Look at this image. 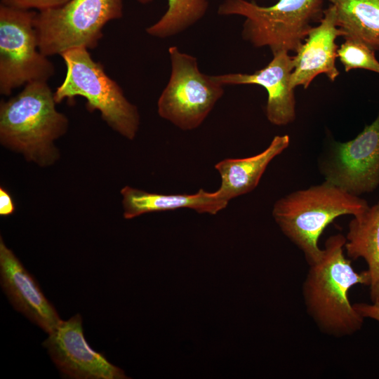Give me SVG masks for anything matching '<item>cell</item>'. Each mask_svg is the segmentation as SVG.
Listing matches in <instances>:
<instances>
[{
	"mask_svg": "<svg viewBox=\"0 0 379 379\" xmlns=\"http://www.w3.org/2000/svg\"><path fill=\"white\" fill-rule=\"evenodd\" d=\"M272 60L253 74L228 73L212 75L218 83L225 85L257 84L267 92L265 113L267 120L277 126L293 123L296 118L294 89L291 86L294 68L293 57L286 51L272 53Z\"/></svg>",
	"mask_w": 379,
	"mask_h": 379,
	"instance_id": "8fae6325",
	"label": "cell"
},
{
	"mask_svg": "<svg viewBox=\"0 0 379 379\" xmlns=\"http://www.w3.org/2000/svg\"><path fill=\"white\" fill-rule=\"evenodd\" d=\"M124 217L132 219L140 215L175 210L191 208L199 213L216 214L225 208L228 201L218 192L200 189L195 194H157L147 192L130 186L121 190Z\"/></svg>",
	"mask_w": 379,
	"mask_h": 379,
	"instance_id": "5bb4252c",
	"label": "cell"
},
{
	"mask_svg": "<svg viewBox=\"0 0 379 379\" xmlns=\"http://www.w3.org/2000/svg\"><path fill=\"white\" fill-rule=\"evenodd\" d=\"M345 251L352 260L363 258L368 266L371 302H379V201L353 216L345 236Z\"/></svg>",
	"mask_w": 379,
	"mask_h": 379,
	"instance_id": "2e32d148",
	"label": "cell"
},
{
	"mask_svg": "<svg viewBox=\"0 0 379 379\" xmlns=\"http://www.w3.org/2000/svg\"><path fill=\"white\" fill-rule=\"evenodd\" d=\"M34 10L0 4V93L35 81H48L55 67L39 50Z\"/></svg>",
	"mask_w": 379,
	"mask_h": 379,
	"instance_id": "ba28073f",
	"label": "cell"
},
{
	"mask_svg": "<svg viewBox=\"0 0 379 379\" xmlns=\"http://www.w3.org/2000/svg\"><path fill=\"white\" fill-rule=\"evenodd\" d=\"M290 144L288 135H276L269 146L255 155L241 159H225L215 166L221 183L217 190L220 196L230 201L252 192L258 185L270 162Z\"/></svg>",
	"mask_w": 379,
	"mask_h": 379,
	"instance_id": "9a60e30c",
	"label": "cell"
},
{
	"mask_svg": "<svg viewBox=\"0 0 379 379\" xmlns=\"http://www.w3.org/2000/svg\"><path fill=\"white\" fill-rule=\"evenodd\" d=\"M320 174L348 193L360 197L379 187V112L354 138L330 140L317 159Z\"/></svg>",
	"mask_w": 379,
	"mask_h": 379,
	"instance_id": "9c48e42d",
	"label": "cell"
},
{
	"mask_svg": "<svg viewBox=\"0 0 379 379\" xmlns=\"http://www.w3.org/2000/svg\"><path fill=\"white\" fill-rule=\"evenodd\" d=\"M354 309L365 319L368 318L379 322V302L353 304Z\"/></svg>",
	"mask_w": 379,
	"mask_h": 379,
	"instance_id": "44dd1931",
	"label": "cell"
},
{
	"mask_svg": "<svg viewBox=\"0 0 379 379\" xmlns=\"http://www.w3.org/2000/svg\"><path fill=\"white\" fill-rule=\"evenodd\" d=\"M368 207L365 199L324 180L281 197L272 213L282 233L303 253L310 265L321 255L318 241L329 224L341 215H357Z\"/></svg>",
	"mask_w": 379,
	"mask_h": 379,
	"instance_id": "3957f363",
	"label": "cell"
},
{
	"mask_svg": "<svg viewBox=\"0 0 379 379\" xmlns=\"http://www.w3.org/2000/svg\"><path fill=\"white\" fill-rule=\"evenodd\" d=\"M345 237L330 236L320 258L310 265L302 286L306 311L319 329L336 338L359 331L364 318L349 299L350 289L357 284L369 285L366 270L356 272L345 253Z\"/></svg>",
	"mask_w": 379,
	"mask_h": 379,
	"instance_id": "6da1fadb",
	"label": "cell"
},
{
	"mask_svg": "<svg viewBox=\"0 0 379 379\" xmlns=\"http://www.w3.org/2000/svg\"><path fill=\"white\" fill-rule=\"evenodd\" d=\"M1 288L13 307L47 333L62 322L34 277L0 238Z\"/></svg>",
	"mask_w": 379,
	"mask_h": 379,
	"instance_id": "7c38bea8",
	"label": "cell"
},
{
	"mask_svg": "<svg viewBox=\"0 0 379 379\" xmlns=\"http://www.w3.org/2000/svg\"><path fill=\"white\" fill-rule=\"evenodd\" d=\"M147 4L152 0H137ZM209 0H168L165 13L146 32L154 37L165 39L178 34L199 21L206 13Z\"/></svg>",
	"mask_w": 379,
	"mask_h": 379,
	"instance_id": "ac0fdd59",
	"label": "cell"
},
{
	"mask_svg": "<svg viewBox=\"0 0 379 379\" xmlns=\"http://www.w3.org/2000/svg\"><path fill=\"white\" fill-rule=\"evenodd\" d=\"M58 368L77 379H126L120 368L95 351L85 339L82 319L77 314L62 321L43 343Z\"/></svg>",
	"mask_w": 379,
	"mask_h": 379,
	"instance_id": "30bf717a",
	"label": "cell"
},
{
	"mask_svg": "<svg viewBox=\"0 0 379 379\" xmlns=\"http://www.w3.org/2000/svg\"><path fill=\"white\" fill-rule=\"evenodd\" d=\"M48 81L24 86L15 96L0 103V142L41 167L53 164L60 157L55 141L69 126L67 117L55 107Z\"/></svg>",
	"mask_w": 379,
	"mask_h": 379,
	"instance_id": "7a4b0ae2",
	"label": "cell"
},
{
	"mask_svg": "<svg viewBox=\"0 0 379 379\" xmlns=\"http://www.w3.org/2000/svg\"><path fill=\"white\" fill-rule=\"evenodd\" d=\"M123 16V0H69L37 11L34 19L40 51L49 57L74 48H95L105 25Z\"/></svg>",
	"mask_w": 379,
	"mask_h": 379,
	"instance_id": "8992f818",
	"label": "cell"
},
{
	"mask_svg": "<svg viewBox=\"0 0 379 379\" xmlns=\"http://www.w3.org/2000/svg\"><path fill=\"white\" fill-rule=\"evenodd\" d=\"M60 56L67 71L62 83L54 92L56 103L81 96L86 100L89 112L99 111L112 129L133 140L140 126L138 107L128 101L119 84L105 73L102 65L92 58L88 49L74 48Z\"/></svg>",
	"mask_w": 379,
	"mask_h": 379,
	"instance_id": "5b68a950",
	"label": "cell"
},
{
	"mask_svg": "<svg viewBox=\"0 0 379 379\" xmlns=\"http://www.w3.org/2000/svg\"><path fill=\"white\" fill-rule=\"evenodd\" d=\"M338 27L335 11L333 6L325 8L324 16L317 26H314L304 43L293 57L294 68L291 77V86L295 89L302 86L307 89L312 81L324 74L332 82L340 74L335 65L338 46V37H343Z\"/></svg>",
	"mask_w": 379,
	"mask_h": 379,
	"instance_id": "4fadbf2b",
	"label": "cell"
},
{
	"mask_svg": "<svg viewBox=\"0 0 379 379\" xmlns=\"http://www.w3.org/2000/svg\"><path fill=\"white\" fill-rule=\"evenodd\" d=\"M15 204L11 194L4 188L0 187V215L7 216L15 211Z\"/></svg>",
	"mask_w": 379,
	"mask_h": 379,
	"instance_id": "7402d4cb",
	"label": "cell"
},
{
	"mask_svg": "<svg viewBox=\"0 0 379 379\" xmlns=\"http://www.w3.org/2000/svg\"><path fill=\"white\" fill-rule=\"evenodd\" d=\"M1 4L14 8L38 11L55 8L67 3L69 0H0Z\"/></svg>",
	"mask_w": 379,
	"mask_h": 379,
	"instance_id": "ffe728a7",
	"label": "cell"
},
{
	"mask_svg": "<svg viewBox=\"0 0 379 379\" xmlns=\"http://www.w3.org/2000/svg\"><path fill=\"white\" fill-rule=\"evenodd\" d=\"M171 74L157 102L159 115L183 131L200 126L225 93L212 75L202 73L196 57L168 48Z\"/></svg>",
	"mask_w": 379,
	"mask_h": 379,
	"instance_id": "52a82bcc",
	"label": "cell"
},
{
	"mask_svg": "<svg viewBox=\"0 0 379 379\" xmlns=\"http://www.w3.org/2000/svg\"><path fill=\"white\" fill-rule=\"evenodd\" d=\"M324 10V0H279L270 6L253 1L225 0L218 13L244 17L241 36L253 47H268L272 53H296L313 24L321 21Z\"/></svg>",
	"mask_w": 379,
	"mask_h": 379,
	"instance_id": "277c9868",
	"label": "cell"
},
{
	"mask_svg": "<svg viewBox=\"0 0 379 379\" xmlns=\"http://www.w3.org/2000/svg\"><path fill=\"white\" fill-rule=\"evenodd\" d=\"M375 52L361 42L345 39L338 47L337 55L345 72L354 69H363L379 74V61Z\"/></svg>",
	"mask_w": 379,
	"mask_h": 379,
	"instance_id": "d6986e66",
	"label": "cell"
},
{
	"mask_svg": "<svg viewBox=\"0 0 379 379\" xmlns=\"http://www.w3.org/2000/svg\"><path fill=\"white\" fill-rule=\"evenodd\" d=\"M335 11L345 39L379 51V0H327Z\"/></svg>",
	"mask_w": 379,
	"mask_h": 379,
	"instance_id": "e0dca14e",
	"label": "cell"
}]
</instances>
